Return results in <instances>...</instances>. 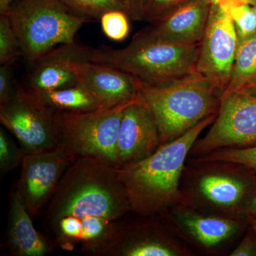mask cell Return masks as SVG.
<instances>
[{
    "label": "cell",
    "instance_id": "6da1fadb",
    "mask_svg": "<svg viewBox=\"0 0 256 256\" xmlns=\"http://www.w3.org/2000/svg\"><path fill=\"white\" fill-rule=\"evenodd\" d=\"M46 208L54 244L94 256L131 212L117 168L86 156L68 166Z\"/></svg>",
    "mask_w": 256,
    "mask_h": 256
},
{
    "label": "cell",
    "instance_id": "7a4b0ae2",
    "mask_svg": "<svg viewBox=\"0 0 256 256\" xmlns=\"http://www.w3.org/2000/svg\"><path fill=\"white\" fill-rule=\"evenodd\" d=\"M217 114L210 116L181 137L159 146L146 159L117 168L124 185L130 212L154 216L182 203L181 180L186 158L205 128Z\"/></svg>",
    "mask_w": 256,
    "mask_h": 256
},
{
    "label": "cell",
    "instance_id": "3957f363",
    "mask_svg": "<svg viewBox=\"0 0 256 256\" xmlns=\"http://www.w3.org/2000/svg\"><path fill=\"white\" fill-rule=\"evenodd\" d=\"M140 95L154 114L162 146L217 114L222 92L208 79L194 72L160 84H143Z\"/></svg>",
    "mask_w": 256,
    "mask_h": 256
},
{
    "label": "cell",
    "instance_id": "277c9868",
    "mask_svg": "<svg viewBox=\"0 0 256 256\" xmlns=\"http://www.w3.org/2000/svg\"><path fill=\"white\" fill-rule=\"evenodd\" d=\"M200 46L161 41L144 28L124 48L88 46L87 62L110 66L152 85L196 72Z\"/></svg>",
    "mask_w": 256,
    "mask_h": 256
},
{
    "label": "cell",
    "instance_id": "5b68a950",
    "mask_svg": "<svg viewBox=\"0 0 256 256\" xmlns=\"http://www.w3.org/2000/svg\"><path fill=\"white\" fill-rule=\"evenodd\" d=\"M181 188L180 204L214 214L244 218L256 173L236 163L195 159Z\"/></svg>",
    "mask_w": 256,
    "mask_h": 256
},
{
    "label": "cell",
    "instance_id": "8992f818",
    "mask_svg": "<svg viewBox=\"0 0 256 256\" xmlns=\"http://www.w3.org/2000/svg\"><path fill=\"white\" fill-rule=\"evenodd\" d=\"M4 14L16 34L22 54L34 64L56 47L74 43L82 25L92 20L62 0H15Z\"/></svg>",
    "mask_w": 256,
    "mask_h": 256
},
{
    "label": "cell",
    "instance_id": "52a82bcc",
    "mask_svg": "<svg viewBox=\"0 0 256 256\" xmlns=\"http://www.w3.org/2000/svg\"><path fill=\"white\" fill-rule=\"evenodd\" d=\"M131 102L87 112L57 111L60 144L68 146L76 158H97L117 168L121 120Z\"/></svg>",
    "mask_w": 256,
    "mask_h": 256
},
{
    "label": "cell",
    "instance_id": "ba28073f",
    "mask_svg": "<svg viewBox=\"0 0 256 256\" xmlns=\"http://www.w3.org/2000/svg\"><path fill=\"white\" fill-rule=\"evenodd\" d=\"M0 122L26 154L50 150L60 144L57 111L20 84H16L13 97L0 106Z\"/></svg>",
    "mask_w": 256,
    "mask_h": 256
},
{
    "label": "cell",
    "instance_id": "9c48e42d",
    "mask_svg": "<svg viewBox=\"0 0 256 256\" xmlns=\"http://www.w3.org/2000/svg\"><path fill=\"white\" fill-rule=\"evenodd\" d=\"M256 146V95L245 89L222 98L220 110L204 137L190 154L202 156L222 148Z\"/></svg>",
    "mask_w": 256,
    "mask_h": 256
},
{
    "label": "cell",
    "instance_id": "30bf717a",
    "mask_svg": "<svg viewBox=\"0 0 256 256\" xmlns=\"http://www.w3.org/2000/svg\"><path fill=\"white\" fill-rule=\"evenodd\" d=\"M76 159L64 144L50 150L25 154L15 186L32 217L46 207L64 173Z\"/></svg>",
    "mask_w": 256,
    "mask_h": 256
},
{
    "label": "cell",
    "instance_id": "8fae6325",
    "mask_svg": "<svg viewBox=\"0 0 256 256\" xmlns=\"http://www.w3.org/2000/svg\"><path fill=\"white\" fill-rule=\"evenodd\" d=\"M238 37L235 25L222 4H212L197 60L196 72L223 94L232 76Z\"/></svg>",
    "mask_w": 256,
    "mask_h": 256
},
{
    "label": "cell",
    "instance_id": "7c38bea8",
    "mask_svg": "<svg viewBox=\"0 0 256 256\" xmlns=\"http://www.w3.org/2000/svg\"><path fill=\"white\" fill-rule=\"evenodd\" d=\"M144 217L138 222H121L96 256L190 255L152 216Z\"/></svg>",
    "mask_w": 256,
    "mask_h": 256
},
{
    "label": "cell",
    "instance_id": "4fadbf2b",
    "mask_svg": "<svg viewBox=\"0 0 256 256\" xmlns=\"http://www.w3.org/2000/svg\"><path fill=\"white\" fill-rule=\"evenodd\" d=\"M160 146L156 120L140 94L122 114L117 143V168L146 159Z\"/></svg>",
    "mask_w": 256,
    "mask_h": 256
},
{
    "label": "cell",
    "instance_id": "5bb4252c",
    "mask_svg": "<svg viewBox=\"0 0 256 256\" xmlns=\"http://www.w3.org/2000/svg\"><path fill=\"white\" fill-rule=\"evenodd\" d=\"M78 84L105 108L128 104L140 94L142 82L130 74L106 64L70 60L68 64Z\"/></svg>",
    "mask_w": 256,
    "mask_h": 256
},
{
    "label": "cell",
    "instance_id": "9a60e30c",
    "mask_svg": "<svg viewBox=\"0 0 256 256\" xmlns=\"http://www.w3.org/2000/svg\"><path fill=\"white\" fill-rule=\"evenodd\" d=\"M210 0H185L146 28L158 40L176 44L201 43L210 16Z\"/></svg>",
    "mask_w": 256,
    "mask_h": 256
},
{
    "label": "cell",
    "instance_id": "2e32d148",
    "mask_svg": "<svg viewBox=\"0 0 256 256\" xmlns=\"http://www.w3.org/2000/svg\"><path fill=\"white\" fill-rule=\"evenodd\" d=\"M172 220L184 235L206 249L216 248L230 242L245 226L246 218L207 213L178 204Z\"/></svg>",
    "mask_w": 256,
    "mask_h": 256
},
{
    "label": "cell",
    "instance_id": "e0dca14e",
    "mask_svg": "<svg viewBox=\"0 0 256 256\" xmlns=\"http://www.w3.org/2000/svg\"><path fill=\"white\" fill-rule=\"evenodd\" d=\"M87 48L75 42L56 47L36 62L28 76L26 88L40 94L78 85L68 64L70 60L86 62Z\"/></svg>",
    "mask_w": 256,
    "mask_h": 256
},
{
    "label": "cell",
    "instance_id": "ac0fdd59",
    "mask_svg": "<svg viewBox=\"0 0 256 256\" xmlns=\"http://www.w3.org/2000/svg\"><path fill=\"white\" fill-rule=\"evenodd\" d=\"M16 186L10 194L8 227L4 244L12 256H45L53 252L50 242L35 228Z\"/></svg>",
    "mask_w": 256,
    "mask_h": 256
},
{
    "label": "cell",
    "instance_id": "d6986e66",
    "mask_svg": "<svg viewBox=\"0 0 256 256\" xmlns=\"http://www.w3.org/2000/svg\"><path fill=\"white\" fill-rule=\"evenodd\" d=\"M36 94L47 105L56 111L87 112L105 108L102 102L96 96L80 84Z\"/></svg>",
    "mask_w": 256,
    "mask_h": 256
},
{
    "label": "cell",
    "instance_id": "ffe728a7",
    "mask_svg": "<svg viewBox=\"0 0 256 256\" xmlns=\"http://www.w3.org/2000/svg\"><path fill=\"white\" fill-rule=\"evenodd\" d=\"M256 77V33L239 41L232 76L222 98L244 88Z\"/></svg>",
    "mask_w": 256,
    "mask_h": 256
},
{
    "label": "cell",
    "instance_id": "44dd1931",
    "mask_svg": "<svg viewBox=\"0 0 256 256\" xmlns=\"http://www.w3.org/2000/svg\"><path fill=\"white\" fill-rule=\"evenodd\" d=\"M235 25L238 40H244L256 33V15L252 5L242 0H220Z\"/></svg>",
    "mask_w": 256,
    "mask_h": 256
},
{
    "label": "cell",
    "instance_id": "7402d4cb",
    "mask_svg": "<svg viewBox=\"0 0 256 256\" xmlns=\"http://www.w3.org/2000/svg\"><path fill=\"white\" fill-rule=\"evenodd\" d=\"M70 9L92 20H100L102 14L112 10L127 13L124 0H62Z\"/></svg>",
    "mask_w": 256,
    "mask_h": 256
},
{
    "label": "cell",
    "instance_id": "603a6c76",
    "mask_svg": "<svg viewBox=\"0 0 256 256\" xmlns=\"http://www.w3.org/2000/svg\"><path fill=\"white\" fill-rule=\"evenodd\" d=\"M196 159L236 163L256 173V146L242 148H222L205 156H198Z\"/></svg>",
    "mask_w": 256,
    "mask_h": 256
},
{
    "label": "cell",
    "instance_id": "cb8c5ba5",
    "mask_svg": "<svg viewBox=\"0 0 256 256\" xmlns=\"http://www.w3.org/2000/svg\"><path fill=\"white\" fill-rule=\"evenodd\" d=\"M22 54L18 37L6 14H0V64H14Z\"/></svg>",
    "mask_w": 256,
    "mask_h": 256
},
{
    "label": "cell",
    "instance_id": "d4e9b609",
    "mask_svg": "<svg viewBox=\"0 0 256 256\" xmlns=\"http://www.w3.org/2000/svg\"><path fill=\"white\" fill-rule=\"evenodd\" d=\"M25 152L13 140L0 129V173L4 175L22 164Z\"/></svg>",
    "mask_w": 256,
    "mask_h": 256
},
{
    "label": "cell",
    "instance_id": "484cf974",
    "mask_svg": "<svg viewBox=\"0 0 256 256\" xmlns=\"http://www.w3.org/2000/svg\"><path fill=\"white\" fill-rule=\"evenodd\" d=\"M129 18L127 13L120 10L107 12L100 18L102 32L112 41H124L130 30Z\"/></svg>",
    "mask_w": 256,
    "mask_h": 256
},
{
    "label": "cell",
    "instance_id": "4316f807",
    "mask_svg": "<svg viewBox=\"0 0 256 256\" xmlns=\"http://www.w3.org/2000/svg\"><path fill=\"white\" fill-rule=\"evenodd\" d=\"M185 0H146L143 21L152 23Z\"/></svg>",
    "mask_w": 256,
    "mask_h": 256
},
{
    "label": "cell",
    "instance_id": "83f0119b",
    "mask_svg": "<svg viewBox=\"0 0 256 256\" xmlns=\"http://www.w3.org/2000/svg\"><path fill=\"white\" fill-rule=\"evenodd\" d=\"M12 64H2L0 67V106L9 101L16 92V84L13 82Z\"/></svg>",
    "mask_w": 256,
    "mask_h": 256
},
{
    "label": "cell",
    "instance_id": "f1b7e54d",
    "mask_svg": "<svg viewBox=\"0 0 256 256\" xmlns=\"http://www.w3.org/2000/svg\"><path fill=\"white\" fill-rule=\"evenodd\" d=\"M232 256H256V235L249 226L245 236L230 254Z\"/></svg>",
    "mask_w": 256,
    "mask_h": 256
},
{
    "label": "cell",
    "instance_id": "f546056e",
    "mask_svg": "<svg viewBox=\"0 0 256 256\" xmlns=\"http://www.w3.org/2000/svg\"><path fill=\"white\" fill-rule=\"evenodd\" d=\"M129 18L134 21H143L146 0H124Z\"/></svg>",
    "mask_w": 256,
    "mask_h": 256
},
{
    "label": "cell",
    "instance_id": "4dcf8cb0",
    "mask_svg": "<svg viewBox=\"0 0 256 256\" xmlns=\"http://www.w3.org/2000/svg\"><path fill=\"white\" fill-rule=\"evenodd\" d=\"M244 216L245 218L248 216L256 217V181L246 202Z\"/></svg>",
    "mask_w": 256,
    "mask_h": 256
},
{
    "label": "cell",
    "instance_id": "1f68e13d",
    "mask_svg": "<svg viewBox=\"0 0 256 256\" xmlns=\"http://www.w3.org/2000/svg\"><path fill=\"white\" fill-rule=\"evenodd\" d=\"M15 0H0V14H4Z\"/></svg>",
    "mask_w": 256,
    "mask_h": 256
},
{
    "label": "cell",
    "instance_id": "d6a6232c",
    "mask_svg": "<svg viewBox=\"0 0 256 256\" xmlns=\"http://www.w3.org/2000/svg\"><path fill=\"white\" fill-rule=\"evenodd\" d=\"M242 89H245V90H248V92H252V94H256V77L252 80V82H249L246 86Z\"/></svg>",
    "mask_w": 256,
    "mask_h": 256
},
{
    "label": "cell",
    "instance_id": "836d02e7",
    "mask_svg": "<svg viewBox=\"0 0 256 256\" xmlns=\"http://www.w3.org/2000/svg\"><path fill=\"white\" fill-rule=\"evenodd\" d=\"M246 220H247L248 224H249V226L254 229L256 235V217L248 216L246 218Z\"/></svg>",
    "mask_w": 256,
    "mask_h": 256
},
{
    "label": "cell",
    "instance_id": "e575fe53",
    "mask_svg": "<svg viewBox=\"0 0 256 256\" xmlns=\"http://www.w3.org/2000/svg\"><path fill=\"white\" fill-rule=\"evenodd\" d=\"M212 4H217V3L220 2V0H210ZM244 2L248 3V4L252 5H255L256 4V0H242Z\"/></svg>",
    "mask_w": 256,
    "mask_h": 256
},
{
    "label": "cell",
    "instance_id": "d590c367",
    "mask_svg": "<svg viewBox=\"0 0 256 256\" xmlns=\"http://www.w3.org/2000/svg\"><path fill=\"white\" fill-rule=\"evenodd\" d=\"M252 8H254V12H255V14L256 15V4L255 5H254V6H252Z\"/></svg>",
    "mask_w": 256,
    "mask_h": 256
}]
</instances>
